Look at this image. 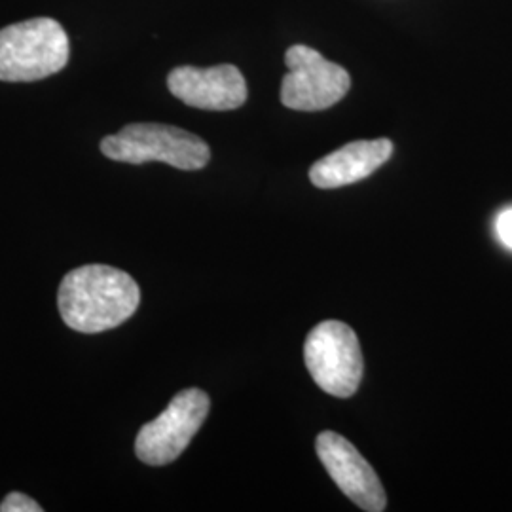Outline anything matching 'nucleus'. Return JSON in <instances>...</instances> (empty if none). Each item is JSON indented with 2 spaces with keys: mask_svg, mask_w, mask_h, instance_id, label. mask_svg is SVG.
Masks as SVG:
<instances>
[{
  "mask_svg": "<svg viewBox=\"0 0 512 512\" xmlns=\"http://www.w3.org/2000/svg\"><path fill=\"white\" fill-rule=\"evenodd\" d=\"M391 154L393 143L389 139L355 141L311 165L310 181L323 190L359 183L380 169Z\"/></svg>",
  "mask_w": 512,
  "mask_h": 512,
  "instance_id": "1a4fd4ad",
  "label": "nucleus"
},
{
  "mask_svg": "<svg viewBox=\"0 0 512 512\" xmlns=\"http://www.w3.org/2000/svg\"><path fill=\"white\" fill-rule=\"evenodd\" d=\"M304 361L313 382L325 393L348 399L363 380V351L355 330L342 321H323L311 329L304 344Z\"/></svg>",
  "mask_w": 512,
  "mask_h": 512,
  "instance_id": "20e7f679",
  "label": "nucleus"
},
{
  "mask_svg": "<svg viewBox=\"0 0 512 512\" xmlns=\"http://www.w3.org/2000/svg\"><path fill=\"white\" fill-rule=\"evenodd\" d=\"M101 152L114 162H162L183 171H198L211 160V148L198 135L165 124H129L105 137Z\"/></svg>",
  "mask_w": 512,
  "mask_h": 512,
  "instance_id": "7ed1b4c3",
  "label": "nucleus"
},
{
  "mask_svg": "<svg viewBox=\"0 0 512 512\" xmlns=\"http://www.w3.org/2000/svg\"><path fill=\"white\" fill-rule=\"evenodd\" d=\"M167 88L194 109L236 110L247 101V82L234 65L177 67L167 76Z\"/></svg>",
  "mask_w": 512,
  "mask_h": 512,
  "instance_id": "6e6552de",
  "label": "nucleus"
},
{
  "mask_svg": "<svg viewBox=\"0 0 512 512\" xmlns=\"http://www.w3.org/2000/svg\"><path fill=\"white\" fill-rule=\"evenodd\" d=\"M285 74L281 103L287 109L317 112L334 107L351 88L348 71L310 46L296 44L285 54Z\"/></svg>",
  "mask_w": 512,
  "mask_h": 512,
  "instance_id": "423d86ee",
  "label": "nucleus"
},
{
  "mask_svg": "<svg viewBox=\"0 0 512 512\" xmlns=\"http://www.w3.org/2000/svg\"><path fill=\"white\" fill-rule=\"evenodd\" d=\"M315 450L334 484L357 507L368 512L385 511L387 497L380 478L346 437L323 431L315 440Z\"/></svg>",
  "mask_w": 512,
  "mask_h": 512,
  "instance_id": "0eeeda50",
  "label": "nucleus"
},
{
  "mask_svg": "<svg viewBox=\"0 0 512 512\" xmlns=\"http://www.w3.org/2000/svg\"><path fill=\"white\" fill-rule=\"evenodd\" d=\"M141 302L139 285L124 270L107 264L80 266L63 277L57 293L67 327L99 334L126 323Z\"/></svg>",
  "mask_w": 512,
  "mask_h": 512,
  "instance_id": "f257e3e1",
  "label": "nucleus"
},
{
  "mask_svg": "<svg viewBox=\"0 0 512 512\" xmlns=\"http://www.w3.org/2000/svg\"><path fill=\"white\" fill-rule=\"evenodd\" d=\"M209 408V395L202 389L177 393L156 420L141 427L135 440L137 458L152 467L173 463L198 435Z\"/></svg>",
  "mask_w": 512,
  "mask_h": 512,
  "instance_id": "39448f33",
  "label": "nucleus"
},
{
  "mask_svg": "<svg viewBox=\"0 0 512 512\" xmlns=\"http://www.w3.org/2000/svg\"><path fill=\"white\" fill-rule=\"evenodd\" d=\"M0 512H42V507L29 495L12 492L0 503Z\"/></svg>",
  "mask_w": 512,
  "mask_h": 512,
  "instance_id": "9d476101",
  "label": "nucleus"
},
{
  "mask_svg": "<svg viewBox=\"0 0 512 512\" xmlns=\"http://www.w3.org/2000/svg\"><path fill=\"white\" fill-rule=\"evenodd\" d=\"M497 236L509 249H512V207L499 215V219H497Z\"/></svg>",
  "mask_w": 512,
  "mask_h": 512,
  "instance_id": "9b49d317",
  "label": "nucleus"
},
{
  "mask_svg": "<svg viewBox=\"0 0 512 512\" xmlns=\"http://www.w3.org/2000/svg\"><path fill=\"white\" fill-rule=\"evenodd\" d=\"M69 37L52 18H35L0 29V80L37 82L69 63Z\"/></svg>",
  "mask_w": 512,
  "mask_h": 512,
  "instance_id": "f03ea898",
  "label": "nucleus"
}]
</instances>
